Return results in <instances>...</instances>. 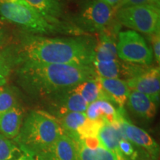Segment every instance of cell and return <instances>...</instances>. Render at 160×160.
Returning a JSON list of instances; mask_svg holds the SVG:
<instances>
[{"mask_svg":"<svg viewBox=\"0 0 160 160\" xmlns=\"http://www.w3.org/2000/svg\"><path fill=\"white\" fill-rule=\"evenodd\" d=\"M139 5H151L159 8V0H121L115 10L128 6Z\"/></svg>","mask_w":160,"mask_h":160,"instance_id":"obj_27","label":"cell"},{"mask_svg":"<svg viewBox=\"0 0 160 160\" xmlns=\"http://www.w3.org/2000/svg\"><path fill=\"white\" fill-rule=\"evenodd\" d=\"M118 59L117 42L106 33H102L96 45L93 61L108 62Z\"/></svg>","mask_w":160,"mask_h":160,"instance_id":"obj_20","label":"cell"},{"mask_svg":"<svg viewBox=\"0 0 160 160\" xmlns=\"http://www.w3.org/2000/svg\"><path fill=\"white\" fill-rule=\"evenodd\" d=\"M17 93L11 88H0V114L18 105Z\"/></svg>","mask_w":160,"mask_h":160,"instance_id":"obj_24","label":"cell"},{"mask_svg":"<svg viewBox=\"0 0 160 160\" xmlns=\"http://www.w3.org/2000/svg\"><path fill=\"white\" fill-rule=\"evenodd\" d=\"M121 110L116 109L111 102L98 99L89 104L85 113L89 119H102L105 123L113 124L119 119Z\"/></svg>","mask_w":160,"mask_h":160,"instance_id":"obj_17","label":"cell"},{"mask_svg":"<svg viewBox=\"0 0 160 160\" xmlns=\"http://www.w3.org/2000/svg\"><path fill=\"white\" fill-rule=\"evenodd\" d=\"M101 1L104 2L107 4L108 5H109L110 7H111L113 10H115L116 8L117 7V5H119L121 0H101Z\"/></svg>","mask_w":160,"mask_h":160,"instance_id":"obj_29","label":"cell"},{"mask_svg":"<svg viewBox=\"0 0 160 160\" xmlns=\"http://www.w3.org/2000/svg\"><path fill=\"white\" fill-rule=\"evenodd\" d=\"M22 153L14 142L0 133V160L15 159Z\"/></svg>","mask_w":160,"mask_h":160,"instance_id":"obj_22","label":"cell"},{"mask_svg":"<svg viewBox=\"0 0 160 160\" xmlns=\"http://www.w3.org/2000/svg\"><path fill=\"white\" fill-rule=\"evenodd\" d=\"M119 145L120 151L128 160H136L139 157V152L136 150L134 145L127 139L121 138L119 139Z\"/></svg>","mask_w":160,"mask_h":160,"instance_id":"obj_25","label":"cell"},{"mask_svg":"<svg viewBox=\"0 0 160 160\" xmlns=\"http://www.w3.org/2000/svg\"><path fill=\"white\" fill-rule=\"evenodd\" d=\"M119 123L126 139L149 156L158 159L159 155V146L158 143L145 130L133 125L126 119L123 114V109L121 110Z\"/></svg>","mask_w":160,"mask_h":160,"instance_id":"obj_8","label":"cell"},{"mask_svg":"<svg viewBox=\"0 0 160 160\" xmlns=\"http://www.w3.org/2000/svg\"><path fill=\"white\" fill-rule=\"evenodd\" d=\"M51 105L56 111L55 117H59L68 112H85L88 104L83 98L73 88L50 97Z\"/></svg>","mask_w":160,"mask_h":160,"instance_id":"obj_12","label":"cell"},{"mask_svg":"<svg viewBox=\"0 0 160 160\" xmlns=\"http://www.w3.org/2000/svg\"><path fill=\"white\" fill-rule=\"evenodd\" d=\"M129 88L148 96L157 105L160 97L159 68L147 69L139 75L126 80Z\"/></svg>","mask_w":160,"mask_h":160,"instance_id":"obj_9","label":"cell"},{"mask_svg":"<svg viewBox=\"0 0 160 160\" xmlns=\"http://www.w3.org/2000/svg\"><path fill=\"white\" fill-rule=\"evenodd\" d=\"M126 104L134 114L145 119H153L157 113V104L140 92L131 91Z\"/></svg>","mask_w":160,"mask_h":160,"instance_id":"obj_16","label":"cell"},{"mask_svg":"<svg viewBox=\"0 0 160 160\" xmlns=\"http://www.w3.org/2000/svg\"><path fill=\"white\" fill-rule=\"evenodd\" d=\"M11 66L2 52H0V88L6 85L11 73Z\"/></svg>","mask_w":160,"mask_h":160,"instance_id":"obj_26","label":"cell"},{"mask_svg":"<svg viewBox=\"0 0 160 160\" xmlns=\"http://www.w3.org/2000/svg\"><path fill=\"white\" fill-rule=\"evenodd\" d=\"M116 18L132 31L152 35L159 33V8L151 5H132L116 10Z\"/></svg>","mask_w":160,"mask_h":160,"instance_id":"obj_5","label":"cell"},{"mask_svg":"<svg viewBox=\"0 0 160 160\" xmlns=\"http://www.w3.org/2000/svg\"><path fill=\"white\" fill-rule=\"evenodd\" d=\"M136 160H158V159L152 157L151 156L148 154V153H146L145 152H143L141 156H139V157H138Z\"/></svg>","mask_w":160,"mask_h":160,"instance_id":"obj_30","label":"cell"},{"mask_svg":"<svg viewBox=\"0 0 160 160\" xmlns=\"http://www.w3.org/2000/svg\"><path fill=\"white\" fill-rule=\"evenodd\" d=\"M25 111L18 104L9 111L0 114V132L9 139H14L22 125Z\"/></svg>","mask_w":160,"mask_h":160,"instance_id":"obj_15","label":"cell"},{"mask_svg":"<svg viewBox=\"0 0 160 160\" xmlns=\"http://www.w3.org/2000/svg\"><path fill=\"white\" fill-rule=\"evenodd\" d=\"M73 89L79 93L88 104L98 99H105L98 77L90 79L78 84Z\"/></svg>","mask_w":160,"mask_h":160,"instance_id":"obj_19","label":"cell"},{"mask_svg":"<svg viewBox=\"0 0 160 160\" xmlns=\"http://www.w3.org/2000/svg\"><path fill=\"white\" fill-rule=\"evenodd\" d=\"M13 160H36L33 157H31V156L25 154V153H22L20 157H19L17 159H13Z\"/></svg>","mask_w":160,"mask_h":160,"instance_id":"obj_32","label":"cell"},{"mask_svg":"<svg viewBox=\"0 0 160 160\" xmlns=\"http://www.w3.org/2000/svg\"><path fill=\"white\" fill-rule=\"evenodd\" d=\"M67 135L77 133V129L87 119L85 112H68L56 117Z\"/></svg>","mask_w":160,"mask_h":160,"instance_id":"obj_21","label":"cell"},{"mask_svg":"<svg viewBox=\"0 0 160 160\" xmlns=\"http://www.w3.org/2000/svg\"><path fill=\"white\" fill-rule=\"evenodd\" d=\"M69 137L75 142L77 160H117L113 153L102 145L92 148L86 146L82 142L77 133L69 135Z\"/></svg>","mask_w":160,"mask_h":160,"instance_id":"obj_18","label":"cell"},{"mask_svg":"<svg viewBox=\"0 0 160 160\" xmlns=\"http://www.w3.org/2000/svg\"><path fill=\"white\" fill-rule=\"evenodd\" d=\"M39 12L45 19L53 25L68 28H77L62 21L65 17V0H25Z\"/></svg>","mask_w":160,"mask_h":160,"instance_id":"obj_11","label":"cell"},{"mask_svg":"<svg viewBox=\"0 0 160 160\" xmlns=\"http://www.w3.org/2000/svg\"><path fill=\"white\" fill-rule=\"evenodd\" d=\"M107 101L117 104L120 109H123L127 103L131 90L126 80L122 79H106L98 77Z\"/></svg>","mask_w":160,"mask_h":160,"instance_id":"obj_13","label":"cell"},{"mask_svg":"<svg viewBox=\"0 0 160 160\" xmlns=\"http://www.w3.org/2000/svg\"><path fill=\"white\" fill-rule=\"evenodd\" d=\"M64 133L54 116L44 111H32L23 120L19 134L13 141L23 153L34 157Z\"/></svg>","mask_w":160,"mask_h":160,"instance_id":"obj_3","label":"cell"},{"mask_svg":"<svg viewBox=\"0 0 160 160\" xmlns=\"http://www.w3.org/2000/svg\"><path fill=\"white\" fill-rule=\"evenodd\" d=\"M6 41V37H5V33L4 31L2 28H0V48H2L4 44L5 43Z\"/></svg>","mask_w":160,"mask_h":160,"instance_id":"obj_31","label":"cell"},{"mask_svg":"<svg viewBox=\"0 0 160 160\" xmlns=\"http://www.w3.org/2000/svg\"><path fill=\"white\" fill-rule=\"evenodd\" d=\"M0 17L32 34L81 33L78 28H68L53 25L25 0H0Z\"/></svg>","mask_w":160,"mask_h":160,"instance_id":"obj_4","label":"cell"},{"mask_svg":"<svg viewBox=\"0 0 160 160\" xmlns=\"http://www.w3.org/2000/svg\"><path fill=\"white\" fill-rule=\"evenodd\" d=\"M117 51L118 58L130 64L149 66L153 62L152 49L139 33L132 30L119 32Z\"/></svg>","mask_w":160,"mask_h":160,"instance_id":"obj_6","label":"cell"},{"mask_svg":"<svg viewBox=\"0 0 160 160\" xmlns=\"http://www.w3.org/2000/svg\"><path fill=\"white\" fill-rule=\"evenodd\" d=\"M98 138L102 145L113 153L117 160H128L124 157L119 148V139L121 138L126 139V137L120 127L119 121L113 124H104L99 131Z\"/></svg>","mask_w":160,"mask_h":160,"instance_id":"obj_14","label":"cell"},{"mask_svg":"<svg viewBox=\"0 0 160 160\" xmlns=\"http://www.w3.org/2000/svg\"><path fill=\"white\" fill-rule=\"evenodd\" d=\"M96 45L87 37L54 38L25 33L2 53L11 68L23 62L92 65Z\"/></svg>","mask_w":160,"mask_h":160,"instance_id":"obj_1","label":"cell"},{"mask_svg":"<svg viewBox=\"0 0 160 160\" xmlns=\"http://www.w3.org/2000/svg\"><path fill=\"white\" fill-rule=\"evenodd\" d=\"M114 10L101 0H86L78 16L79 28L92 32H102L110 25Z\"/></svg>","mask_w":160,"mask_h":160,"instance_id":"obj_7","label":"cell"},{"mask_svg":"<svg viewBox=\"0 0 160 160\" xmlns=\"http://www.w3.org/2000/svg\"><path fill=\"white\" fill-rule=\"evenodd\" d=\"M33 158L36 160H77V148L74 141L65 133Z\"/></svg>","mask_w":160,"mask_h":160,"instance_id":"obj_10","label":"cell"},{"mask_svg":"<svg viewBox=\"0 0 160 160\" xmlns=\"http://www.w3.org/2000/svg\"><path fill=\"white\" fill-rule=\"evenodd\" d=\"M105 122L102 119L91 120L87 118L85 122L77 129V133L80 139L97 138Z\"/></svg>","mask_w":160,"mask_h":160,"instance_id":"obj_23","label":"cell"},{"mask_svg":"<svg viewBox=\"0 0 160 160\" xmlns=\"http://www.w3.org/2000/svg\"><path fill=\"white\" fill-rule=\"evenodd\" d=\"M150 39L152 44V52L153 55L154 56L155 60L158 65L160 62V33H154V34L150 35Z\"/></svg>","mask_w":160,"mask_h":160,"instance_id":"obj_28","label":"cell"},{"mask_svg":"<svg viewBox=\"0 0 160 160\" xmlns=\"http://www.w3.org/2000/svg\"><path fill=\"white\" fill-rule=\"evenodd\" d=\"M16 66L18 82L36 97H51L97 77L93 65L23 62Z\"/></svg>","mask_w":160,"mask_h":160,"instance_id":"obj_2","label":"cell"}]
</instances>
